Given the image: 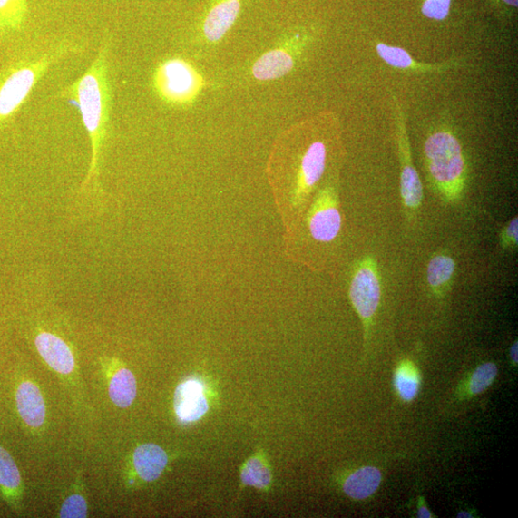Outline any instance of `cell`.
I'll return each instance as SVG.
<instances>
[{"label": "cell", "instance_id": "cell-1", "mask_svg": "<svg viewBox=\"0 0 518 518\" xmlns=\"http://www.w3.org/2000/svg\"><path fill=\"white\" fill-rule=\"evenodd\" d=\"M111 46L112 42H103L87 71L61 93L79 109L91 143L90 169L82 182L80 193L97 191L99 185L100 165L108 138L112 103Z\"/></svg>", "mask_w": 518, "mask_h": 518}, {"label": "cell", "instance_id": "cell-2", "mask_svg": "<svg viewBox=\"0 0 518 518\" xmlns=\"http://www.w3.org/2000/svg\"><path fill=\"white\" fill-rule=\"evenodd\" d=\"M83 43L62 38L43 42L0 73V127L20 111L54 65L82 52Z\"/></svg>", "mask_w": 518, "mask_h": 518}, {"label": "cell", "instance_id": "cell-3", "mask_svg": "<svg viewBox=\"0 0 518 518\" xmlns=\"http://www.w3.org/2000/svg\"><path fill=\"white\" fill-rule=\"evenodd\" d=\"M425 160L434 189L447 202L460 199L466 185L467 163L455 132L447 126L433 131L425 142Z\"/></svg>", "mask_w": 518, "mask_h": 518}, {"label": "cell", "instance_id": "cell-4", "mask_svg": "<svg viewBox=\"0 0 518 518\" xmlns=\"http://www.w3.org/2000/svg\"><path fill=\"white\" fill-rule=\"evenodd\" d=\"M153 83L163 103L182 107L192 104L204 88V79L194 66L181 58L162 61L154 73Z\"/></svg>", "mask_w": 518, "mask_h": 518}, {"label": "cell", "instance_id": "cell-5", "mask_svg": "<svg viewBox=\"0 0 518 518\" xmlns=\"http://www.w3.org/2000/svg\"><path fill=\"white\" fill-rule=\"evenodd\" d=\"M396 137L401 164L400 193L405 207L414 212L420 209L424 199V188L419 173L412 161L406 114L396 95L393 94Z\"/></svg>", "mask_w": 518, "mask_h": 518}, {"label": "cell", "instance_id": "cell-6", "mask_svg": "<svg viewBox=\"0 0 518 518\" xmlns=\"http://www.w3.org/2000/svg\"><path fill=\"white\" fill-rule=\"evenodd\" d=\"M349 298L367 336L381 298V280L377 263L373 257L367 256L356 266L350 279Z\"/></svg>", "mask_w": 518, "mask_h": 518}, {"label": "cell", "instance_id": "cell-7", "mask_svg": "<svg viewBox=\"0 0 518 518\" xmlns=\"http://www.w3.org/2000/svg\"><path fill=\"white\" fill-rule=\"evenodd\" d=\"M308 225L314 240L330 243L342 229V215L338 194L332 186H327L317 195L309 210Z\"/></svg>", "mask_w": 518, "mask_h": 518}, {"label": "cell", "instance_id": "cell-8", "mask_svg": "<svg viewBox=\"0 0 518 518\" xmlns=\"http://www.w3.org/2000/svg\"><path fill=\"white\" fill-rule=\"evenodd\" d=\"M308 43V35L298 34L284 46L265 53L255 62L253 76L259 81H273L288 75L294 69L296 57L302 54Z\"/></svg>", "mask_w": 518, "mask_h": 518}, {"label": "cell", "instance_id": "cell-9", "mask_svg": "<svg viewBox=\"0 0 518 518\" xmlns=\"http://www.w3.org/2000/svg\"><path fill=\"white\" fill-rule=\"evenodd\" d=\"M378 56L391 68L421 74L445 73L462 64V59H450L442 63H422L415 60L403 47L389 45L381 42L376 44Z\"/></svg>", "mask_w": 518, "mask_h": 518}, {"label": "cell", "instance_id": "cell-10", "mask_svg": "<svg viewBox=\"0 0 518 518\" xmlns=\"http://www.w3.org/2000/svg\"><path fill=\"white\" fill-rule=\"evenodd\" d=\"M327 164V147L323 142L309 145L302 161L297 177L295 189L296 202L304 200L322 179Z\"/></svg>", "mask_w": 518, "mask_h": 518}, {"label": "cell", "instance_id": "cell-11", "mask_svg": "<svg viewBox=\"0 0 518 518\" xmlns=\"http://www.w3.org/2000/svg\"><path fill=\"white\" fill-rule=\"evenodd\" d=\"M174 409L183 424L200 420L209 409L203 383L195 378L181 383L174 395Z\"/></svg>", "mask_w": 518, "mask_h": 518}, {"label": "cell", "instance_id": "cell-12", "mask_svg": "<svg viewBox=\"0 0 518 518\" xmlns=\"http://www.w3.org/2000/svg\"><path fill=\"white\" fill-rule=\"evenodd\" d=\"M241 0H212L203 22V35L210 43L221 41L237 23Z\"/></svg>", "mask_w": 518, "mask_h": 518}, {"label": "cell", "instance_id": "cell-13", "mask_svg": "<svg viewBox=\"0 0 518 518\" xmlns=\"http://www.w3.org/2000/svg\"><path fill=\"white\" fill-rule=\"evenodd\" d=\"M38 352L54 370L62 374H71L75 366L71 348L53 333L42 332L35 340Z\"/></svg>", "mask_w": 518, "mask_h": 518}, {"label": "cell", "instance_id": "cell-14", "mask_svg": "<svg viewBox=\"0 0 518 518\" xmlns=\"http://www.w3.org/2000/svg\"><path fill=\"white\" fill-rule=\"evenodd\" d=\"M16 406L24 422L33 428L42 426L45 419V405L43 396L32 382L21 384L15 394Z\"/></svg>", "mask_w": 518, "mask_h": 518}, {"label": "cell", "instance_id": "cell-15", "mask_svg": "<svg viewBox=\"0 0 518 518\" xmlns=\"http://www.w3.org/2000/svg\"><path fill=\"white\" fill-rule=\"evenodd\" d=\"M169 462L165 451L157 445L139 446L133 454V464L141 478L147 482L157 480Z\"/></svg>", "mask_w": 518, "mask_h": 518}, {"label": "cell", "instance_id": "cell-16", "mask_svg": "<svg viewBox=\"0 0 518 518\" xmlns=\"http://www.w3.org/2000/svg\"><path fill=\"white\" fill-rule=\"evenodd\" d=\"M381 473L374 466H365L349 475L344 483V492L356 500L373 495L381 483Z\"/></svg>", "mask_w": 518, "mask_h": 518}, {"label": "cell", "instance_id": "cell-17", "mask_svg": "<svg viewBox=\"0 0 518 518\" xmlns=\"http://www.w3.org/2000/svg\"><path fill=\"white\" fill-rule=\"evenodd\" d=\"M456 271L455 260L446 255L431 259L427 267V281L431 289L439 294L446 289Z\"/></svg>", "mask_w": 518, "mask_h": 518}, {"label": "cell", "instance_id": "cell-18", "mask_svg": "<svg viewBox=\"0 0 518 518\" xmlns=\"http://www.w3.org/2000/svg\"><path fill=\"white\" fill-rule=\"evenodd\" d=\"M110 397L112 403L121 408L132 406L137 396V381L135 376L127 369L116 373L110 383Z\"/></svg>", "mask_w": 518, "mask_h": 518}, {"label": "cell", "instance_id": "cell-19", "mask_svg": "<svg viewBox=\"0 0 518 518\" xmlns=\"http://www.w3.org/2000/svg\"><path fill=\"white\" fill-rule=\"evenodd\" d=\"M394 383L401 399L411 401L420 391L421 376L413 363L405 361L397 367Z\"/></svg>", "mask_w": 518, "mask_h": 518}, {"label": "cell", "instance_id": "cell-20", "mask_svg": "<svg viewBox=\"0 0 518 518\" xmlns=\"http://www.w3.org/2000/svg\"><path fill=\"white\" fill-rule=\"evenodd\" d=\"M26 14L27 0H0V35L19 31Z\"/></svg>", "mask_w": 518, "mask_h": 518}, {"label": "cell", "instance_id": "cell-21", "mask_svg": "<svg viewBox=\"0 0 518 518\" xmlns=\"http://www.w3.org/2000/svg\"><path fill=\"white\" fill-rule=\"evenodd\" d=\"M21 484L19 467L7 451L0 446V487L5 492L14 493L21 488Z\"/></svg>", "mask_w": 518, "mask_h": 518}, {"label": "cell", "instance_id": "cell-22", "mask_svg": "<svg viewBox=\"0 0 518 518\" xmlns=\"http://www.w3.org/2000/svg\"><path fill=\"white\" fill-rule=\"evenodd\" d=\"M241 479L248 486L266 489L271 482V474L267 466L258 458L249 460L242 470Z\"/></svg>", "mask_w": 518, "mask_h": 518}, {"label": "cell", "instance_id": "cell-23", "mask_svg": "<svg viewBox=\"0 0 518 518\" xmlns=\"http://www.w3.org/2000/svg\"><path fill=\"white\" fill-rule=\"evenodd\" d=\"M498 370L494 363H484L477 367L469 382L470 395L475 396L486 391L494 383Z\"/></svg>", "mask_w": 518, "mask_h": 518}, {"label": "cell", "instance_id": "cell-24", "mask_svg": "<svg viewBox=\"0 0 518 518\" xmlns=\"http://www.w3.org/2000/svg\"><path fill=\"white\" fill-rule=\"evenodd\" d=\"M453 0H424L422 13L425 18L442 22L447 19Z\"/></svg>", "mask_w": 518, "mask_h": 518}, {"label": "cell", "instance_id": "cell-25", "mask_svg": "<svg viewBox=\"0 0 518 518\" xmlns=\"http://www.w3.org/2000/svg\"><path fill=\"white\" fill-rule=\"evenodd\" d=\"M88 505L83 496L74 494L65 499L60 512L63 518H83L87 517Z\"/></svg>", "mask_w": 518, "mask_h": 518}, {"label": "cell", "instance_id": "cell-26", "mask_svg": "<svg viewBox=\"0 0 518 518\" xmlns=\"http://www.w3.org/2000/svg\"><path fill=\"white\" fill-rule=\"evenodd\" d=\"M518 222L513 219L501 233L500 243L504 249H513L517 245Z\"/></svg>", "mask_w": 518, "mask_h": 518}, {"label": "cell", "instance_id": "cell-27", "mask_svg": "<svg viewBox=\"0 0 518 518\" xmlns=\"http://www.w3.org/2000/svg\"><path fill=\"white\" fill-rule=\"evenodd\" d=\"M417 516L423 518H429L432 517L431 512L427 509V507L424 503V500L421 499L419 504V512H417Z\"/></svg>", "mask_w": 518, "mask_h": 518}, {"label": "cell", "instance_id": "cell-28", "mask_svg": "<svg viewBox=\"0 0 518 518\" xmlns=\"http://www.w3.org/2000/svg\"><path fill=\"white\" fill-rule=\"evenodd\" d=\"M517 342L511 347V358L515 366L517 365Z\"/></svg>", "mask_w": 518, "mask_h": 518}, {"label": "cell", "instance_id": "cell-29", "mask_svg": "<svg viewBox=\"0 0 518 518\" xmlns=\"http://www.w3.org/2000/svg\"><path fill=\"white\" fill-rule=\"evenodd\" d=\"M501 2L513 8H516L518 5V0H501Z\"/></svg>", "mask_w": 518, "mask_h": 518}, {"label": "cell", "instance_id": "cell-30", "mask_svg": "<svg viewBox=\"0 0 518 518\" xmlns=\"http://www.w3.org/2000/svg\"><path fill=\"white\" fill-rule=\"evenodd\" d=\"M458 517H472V515L470 513L461 512V513H459Z\"/></svg>", "mask_w": 518, "mask_h": 518}]
</instances>
